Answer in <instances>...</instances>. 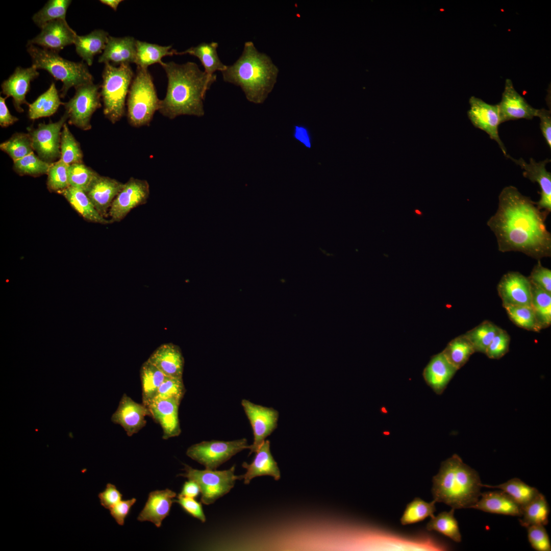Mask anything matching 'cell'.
<instances>
[{
	"label": "cell",
	"mask_w": 551,
	"mask_h": 551,
	"mask_svg": "<svg viewBox=\"0 0 551 551\" xmlns=\"http://www.w3.org/2000/svg\"><path fill=\"white\" fill-rule=\"evenodd\" d=\"M458 370L441 352L433 356L422 375L427 384L437 394H441Z\"/></svg>",
	"instance_id": "obj_27"
},
{
	"label": "cell",
	"mask_w": 551,
	"mask_h": 551,
	"mask_svg": "<svg viewBox=\"0 0 551 551\" xmlns=\"http://www.w3.org/2000/svg\"><path fill=\"white\" fill-rule=\"evenodd\" d=\"M136 40L131 36L115 37L109 36L108 41L98 61L114 66L135 63Z\"/></svg>",
	"instance_id": "obj_24"
},
{
	"label": "cell",
	"mask_w": 551,
	"mask_h": 551,
	"mask_svg": "<svg viewBox=\"0 0 551 551\" xmlns=\"http://www.w3.org/2000/svg\"><path fill=\"white\" fill-rule=\"evenodd\" d=\"M531 546L537 551H550L549 536L544 525H532L527 528Z\"/></svg>",
	"instance_id": "obj_50"
},
{
	"label": "cell",
	"mask_w": 551,
	"mask_h": 551,
	"mask_svg": "<svg viewBox=\"0 0 551 551\" xmlns=\"http://www.w3.org/2000/svg\"><path fill=\"white\" fill-rule=\"evenodd\" d=\"M135 74L130 64H105L101 85L103 113L112 123L124 115L126 101Z\"/></svg>",
	"instance_id": "obj_6"
},
{
	"label": "cell",
	"mask_w": 551,
	"mask_h": 551,
	"mask_svg": "<svg viewBox=\"0 0 551 551\" xmlns=\"http://www.w3.org/2000/svg\"><path fill=\"white\" fill-rule=\"evenodd\" d=\"M253 461L250 464L244 462L242 466L246 469V472L241 475L245 484H249L255 477L269 475L275 480L280 479L281 474L277 463L273 458L270 450V441L265 440L257 450Z\"/></svg>",
	"instance_id": "obj_25"
},
{
	"label": "cell",
	"mask_w": 551,
	"mask_h": 551,
	"mask_svg": "<svg viewBox=\"0 0 551 551\" xmlns=\"http://www.w3.org/2000/svg\"><path fill=\"white\" fill-rule=\"evenodd\" d=\"M201 493V488L198 484L194 481L188 480L183 485L179 495L183 496L196 498Z\"/></svg>",
	"instance_id": "obj_58"
},
{
	"label": "cell",
	"mask_w": 551,
	"mask_h": 551,
	"mask_svg": "<svg viewBox=\"0 0 551 551\" xmlns=\"http://www.w3.org/2000/svg\"><path fill=\"white\" fill-rule=\"evenodd\" d=\"M454 511L455 509L452 508L448 512H442L436 516L431 517L427 523V529L437 531L455 542H461V535L458 522L454 517Z\"/></svg>",
	"instance_id": "obj_39"
},
{
	"label": "cell",
	"mask_w": 551,
	"mask_h": 551,
	"mask_svg": "<svg viewBox=\"0 0 551 551\" xmlns=\"http://www.w3.org/2000/svg\"><path fill=\"white\" fill-rule=\"evenodd\" d=\"M469 103L470 109L467 115L473 126L485 132L491 139L495 140L506 157V148L498 134V126L501 122L497 104H488L474 96L470 97Z\"/></svg>",
	"instance_id": "obj_14"
},
{
	"label": "cell",
	"mask_w": 551,
	"mask_h": 551,
	"mask_svg": "<svg viewBox=\"0 0 551 551\" xmlns=\"http://www.w3.org/2000/svg\"><path fill=\"white\" fill-rule=\"evenodd\" d=\"M549 508L545 496L539 493L522 507V514L519 521L526 528L532 525H545L548 522Z\"/></svg>",
	"instance_id": "obj_35"
},
{
	"label": "cell",
	"mask_w": 551,
	"mask_h": 551,
	"mask_svg": "<svg viewBox=\"0 0 551 551\" xmlns=\"http://www.w3.org/2000/svg\"><path fill=\"white\" fill-rule=\"evenodd\" d=\"M166 376L148 360L140 369L142 404L148 407L155 399L158 390Z\"/></svg>",
	"instance_id": "obj_33"
},
{
	"label": "cell",
	"mask_w": 551,
	"mask_h": 551,
	"mask_svg": "<svg viewBox=\"0 0 551 551\" xmlns=\"http://www.w3.org/2000/svg\"><path fill=\"white\" fill-rule=\"evenodd\" d=\"M51 164L40 159L33 152L14 161L13 168L19 175L36 177L47 174Z\"/></svg>",
	"instance_id": "obj_46"
},
{
	"label": "cell",
	"mask_w": 551,
	"mask_h": 551,
	"mask_svg": "<svg viewBox=\"0 0 551 551\" xmlns=\"http://www.w3.org/2000/svg\"><path fill=\"white\" fill-rule=\"evenodd\" d=\"M68 119V114L65 112L57 122L41 123L35 129H28L33 150L43 161L52 164L60 159L61 130Z\"/></svg>",
	"instance_id": "obj_11"
},
{
	"label": "cell",
	"mask_w": 551,
	"mask_h": 551,
	"mask_svg": "<svg viewBox=\"0 0 551 551\" xmlns=\"http://www.w3.org/2000/svg\"><path fill=\"white\" fill-rule=\"evenodd\" d=\"M482 487L498 488L510 495L522 508L533 499L539 492L535 487H531L518 478H513L506 482L496 486L482 484Z\"/></svg>",
	"instance_id": "obj_37"
},
{
	"label": "cell",
	"mask_w": 551,
	"mask_h": 551,
	"mask_svg": "<svg viewBox=\"0 0 551 551\" xmlns=\"http://www.w3.org/2000/svg\"><path fill=\"white\" fill-rule=\"evenodd\" d=\"M121 0H101L100 2L111 7L113 10L116 11L118 5L121 3Z\"/></svg>",
	"instance_id": "obj_59"
},
{
	"label": "cell",
	"mask_w": 551,
	"mask_h": 551,
	"mask_svg": "<svg viewBox=\"0 0 551 551\" xmlns=\"http://www.w3.org/2000/svg\"><path fill=\"white\" fill-rule=\"evenodd\" d=\"M27 51L32 65L37 69L48 71L56 80L63 84L61 97H64L69 89L82 85L93 83V76L87 64L83 62H73L60 57L58 53L33 44H27Z\"/></svg>",
	"instance_id": "obj_5"
},
{
	"label": "cell",
	"mask_w": 551,
	"mask_h": 551,
	"mask_svg": "<svg viewBox=\"0 0 551 551\" xmlns=\"http://www.w3.org/2000/svg\"><path fill=\"white\" fill-rule=\"evenodd\" d=\"M60 153V159L68 165L83 162V155L80 143L66 123L61 132Z\"/></svg>",
	"instance_id": "obj_44"
},
{
	"label": "cell",
	"mask_w": 551,
	"mask_h": 551,
	"mask_svg": "<svg viewBox=\"0 0 551 551\" xmlns=\"http://www.w3.org/2000/svg\"><path fill=\"white\" fill-rule=\"evenodd\" d=\"M165 376L182 378L184 360L180 347L171 343L159 346L147 359Z\"/></svg>",
	"instance_id": "obj_26"
},
{
	"label": "cell",
	"mask_w": 551,
	"mask_h": 551,
	"mask_svg": "<svg viewBox=\"0 0 551 551\" xmlns=\"http://www.w3.org/2000/svg\"><path fill=\"white\" fill-rule=\"evenodd\" d=\"M0 149L8 154L13 162L33 152L32 140L29 133H16L0 144Z\"/></svg>",
	"instance_id": "obj_42"
},
{
	"label": "cell",
	"mask_w": 551,
	"mask_h": 551,
	"mask_svg": "<svg viewBox=\"0 0 551 551\" xmlns=\"http://www.w3.org/2000/svg\"><path fill=\"white\" fill-rule=\"evenodd\" d=\"M515 163L519 165L523 170L522 174L533 183H537L540 188V197L535 202L537 207L541 210L548 213L551 212V173L546 168V164L550 160L546 159L537 162L533 158L530 159L528 163L522 158L515 159L508 154L506 156Z\"/></svg>",
	"instance_id": "obj_17"
},
{
	"label": "cell",
	"mask_w": 551,
	"mask_h": 551,
	"mask_svg": "<svg viewBox=\"0 0 551 551\" xmlns=\"http://www.w3.org/2000/svg\"><path fill=\"white\" fill-rule=\"evenodd\" d=\"M433 483L434 500L455 509L470 508L479 500L482 487L478 473L457 454L441 463Z\"/></svg>",
	"instance_id": "obj_4"
},
{
	"label": "cell",
	"mask_w": 551,
	"mask_h": 551,
	"mask_svg": "<svg viewBox=\"0 0 551 551\" xmlns=\"http://www.w3.org/2000/svg\"><path fill=\"white\" fill-rule=\"evenodd\" d=\"M41 29L40 33L29 40L27 44L40 46L57 53L65 46L74 44L77 36L66 19H63L48 22Z\"/></svg>",
	"instance_id": "obj_15"
},
{
	"label": "cell",
	"mask_w": 551,
	"mask_h": 551,
	"mask_svg": "<svg viewBox=\"0 0 551 551\" xmlns=\"http://www.w3.org/2000/svg\"><path fill=\"white\" fill-rule=\"evenodd\" d=\"M136 57L135 63L137 67L147 68L154 64L163 63L162 59L167 56L177 55L178 51L172 49L170 45L161 46L145 41L136 40Z\"/></svg>",
	"instance_id": "obj_32"
},
{
	"label": "cell",
	"mask_w": 551,
	"mask_h": 551,
	"mask_svg": "<svg viewBox=\"0 0 551 551\" xmlns=\"http://www.w3.org/2000/svg\"><path fill=\"white\" fill-rule=\"evenodd\" d=\"M536 117L540 119V127L545 141L551 147V115L550 111L545 109H537Z\"/></svg>",
	"instance_id": "obj_56"
},
{
	"label": "cell",
	"mask_w": 551,
	"mask_h": 551,
	"mask_svg": "<svg viewBox=\"0 0 551 551\" xmlns=\"http://www.w3.org/2000/svg\"><path fill=\"white\" fill-rule=\"evenodd\" d=\"M127 101L130 124L136 128L149 124L155 112L159 111L161 100L147 68L137 67Z\"/></svg>",
	"instance_id": "obj_7"
},
{
	"label": "cell",
	"mask_w": 551,
	"mask_h": 551,
	"mask_svg": "<svg viewBox=\"0 0 551 551\" xmlns=\"http://www.w3.org/2000/svg\"><path fill=\"white\" fill-rule=\"evenodd\" d=\"M69 186L86 192L99 175L95 171L82 163H74L68 167Z\"/></svg>",
	"instance_id": "obj_47"
},
{
	"label": "cell",
	"mask_w": 551,
	"mask_h": 551,
	"mask_svg": "<svg viewBox=\"0 0 551 551\" xmlns=\"http://www.w3.org/2000/svg\"><path fill=\"white\" fill-rule=\"evenodd\" d=\"M501 328L489 321H485L464 335L472 344L475 352L485 354L495 335Z\"/></svg>",
	"instance_id": "obj_40"
},
{
	"label": "cell",
	"mask_w": 551,
	"mask_h": 551,
	"mask_svg": "<svg viewBox=\"0 0 551 551\" xmlns=\"http://www.w3.org/2000/svg\"><path fill=\"white\" fill-rule=\"evenodd\" d=\"M218 47V43L216 42H202L184 51L178 52L177 55L189 54L196 57L204 66V71L212 74L215 73L216 71L222 72L227 67L218 56L217 51Z\"/></svg>",
	"instance_id": "obj_31"
},
{
	"label": "cell",
	"mask_w": 551,
	"mask_h": 551,
	"mask_svg": "<svg viewBox=\"0 0 551 551\" xmlns=\"http://www.w3.org/2000/svg\"><path fill=\"white\" fill-rule=\"evenodd\" d=\"M549 214L516 187L509 186L501 191L497 209L487 224L499 252H520L538 260L551 256V234L545 224Z\"/></svg>",
	"instance_id": "obj_1"
},
{
	"label": "cell",
	"mask_w": 551,
	"mask_h": 551,
	"mask_svg": "<svg viewBox=\"0 0 551 551\" xmlns=\"http://www.w3.org/2000/svg\"><path fill=\"white\" fill-rule=\"evenodd\" d=\"M100 87L101 85L91 83L75 88L74 96L64 104L69 124L84 131L91 128V117L102 106Z\"/></svg>",
	"instance_id": "obj_10"
},
{
	"label": "cell",
	"mask_w": 551,
	"mask_h": 551,
	"mask_svg": "<svg viewBox=\"0 0 551 551\" xmlns=\"http://www.w3.org/2000/svg\"><path fill=\"white\" fill-rule=\"evenodd\" d=\"M37 70L33 65L28 68L18 66L2 84V93L7 97H12L14 107L19 113L24 111L22 105H29L26 97L30 89L31 82L39 75Z\"/></svg>",
	"instance_id": "obj_20"
},
{
	"label": "cell",
	"mask_w": 551,
	"mask_h": 551,
	"mask_svg": "<svg viewBox=\"0 0 551 551\" xmlns=\"http://www.w3.org/2000/svg\"><path fill=\"white\" fill-rule=\"evenodd\" d=\"M98 496L101 505L106 509H110L122 500V495L114 485L108 483L105 489L100 492Z\"/></svg>",
	"instance_id": "obj_54"
},
{
	"label": "cell",
	"mask_w": 551,
	"mask_h": 551,
	"mask_svg": "<svg viewBox=\"0 0 551 551\" xmlns=\"http://www.w3.org/2000/svg\"><path fill=\"white\" fill-rule=\"evenodd\" d=\"M245 438L233 441H204L190 446L186 455L206 469L216 470L240 452L248 449Z\"/></svg>",
	"instance_id": "obj_9"
},
{
	"label": "cell",
	"mask_w": 551,
	"mask_h": 551,
	"mask_svg": "<svg viewBox=\"0 0 551 551\" xmlns=\"http://www.w3.org/2000/svg\"><path fill=\"white\" fill-rule=\"evenodd\" d=\"M433 500L427 503L416 497L409 503L400 519L403 525L410 524L422 521L428 517H433L436 511L435 503Z\"/></svg>",
	"instance_id": "obj_43"
},
{
	"label": "cell",
	"mask_w": 551,
	"mask_h": 551,
	"mask_svg": "<svg viewBox=\"0 0 551 551\" xmlns=\"http://www.w3.org/2000/svg\"><path fill=\"white\" fill-rule=\"evenodd\" d=\"M58 94L55 84L52 82L48 89L29 105L28 116L34 120L49 117L56 112L61 105H64Z\"/></svg>",
	"instance_id": "obj_34"
},
{
	"label": "cell",
	"mask_w": 551,
	"mask_h": 551,
	"mask_svg": "<svg viewBox=\"0 0 551 551\" xmlns=\"http://www.w3.org/2000/svg\"><path fill=\"white\" fill-rule=\"evenodd\" d=\"M504 307L510 319L517 326L536 332L542 329L531 306H506Z\"/></svg>",
	"instance_id": "obj_45"
},
{
	"label": "cell",
	"mask_w": 551,
	"mask_h": 551,
	"mask_svg": "<svg viewBox=\"0 0 551 551\" xmlns=\"http://www.w3.org/2000/svg\"><path fill=\"white\" fill-rule=\"evenodd\" d=\"M150 194L145 180L130 178L113 201L108 212L112 222L122 220L132 210L146 203Z\"/></svg>",
	"instance_id": "obj_12"
},
{
	"label": "cell",
	"mask_w": 551,
	"mask_h": 551,
	"mask_svg": "<svg viewBox=\"0 0 551 551\" xmlns=\"http://www.w3.org/2000/svg\"><path fill=\"white\" fill-rule=\"evenodd\" d=\"M481 498L471 507L484 512L521 517L522 507L504 491L481 493Z\"/></svg>",
	"instance_id": "obj_28"
},
{
	"label": "cell",
	"mask_w": 551,
	"mask_h": 551,
	"mask_svg": "<svg viewBox=\"0 0 551 551\" xmlns=\"http://www.w3.org/2000/svg\"><path fill=\"white\" fill-rule=\"evenodd\" d=\"M176 497V493L169 489L152 491L137 520L150 521L160 528L163 520L169 515Z\"/></svg>",
	"instance_id": "obj_23"
},
{
	"label": "cell",
	"mask_w": 551,
	"mask_h": 551,
	"mask_svg": "<svg viewBox=\"0 0 551 551\" xmlns=\"http://www.w3.org/2000/svg\"><path fill=\"white\" fill-rule=\"evenodd\" d=\"M497 289L503 307L531 306V283L528 278L517 271H510L500 280Z\"/></svg>",
	"instance_id": "obj_16"
},
{
	"label": "cell",
	"mask_w": 551,
	"mask_h": 551,
	"mask_svg": "<svg viewBox=\"0 0 551 551\" xmlns=\"http://www.w3.org/2000/svg\"><path fill=\"white\" fill-rule=\"evenodd\" d=\"M69 165L59 159L51 164L47 173V187L51 192L62 193L69 187Z\"/></svg>",
	"instance_id": "obj_48"
},
{
	"label": "cell",
	"mask_w": 551,
	"mask_h": 551,
	"mask_svg": "<svg viewBox=\"0 0 551 551\" xmlns=\"http://www.w3.org/2000/svg\"><path fill=\"white\" fill-rule=\"evenodd\" d=\"M109 36L106 31L101 29L95 30L86 35H77L74 43L76 51L87 65H92L94 56L103 53Z\"/></svg>",
	"instance_id": "obj_30"
},
{
	"label": "cell",
	"mask_w": 551,
	"mask_h": 551,
	"mask_svg": "<svg viewBox=\"0 0 551 551\" xmlns=\"http://www.w3.org/2000/svg\"><path fill=\"white\" fill-rule=\"evenodd\" d=\"M62 194L85 220L102 224L112 223L110 219L105 218L98 212L84 191L69 186Z\"/></svg>",
	"instance_id": "obj_29"
},
{
	"label": "cell",
	"mask_w": 551,
	"mask_h": 551,
	"mask_svg": "<svg viewBox=\"0 0 551 551\" xmlns=\"http://www.w3.org/2000/svg\"><path fill=\"white\" fill-rule=\"evenodd\" d=\"M161 66L168 85L166 95L160 101V113L169 119L181 115L204 116L203 102L207 91L216 81V74H208L190 61L163 62Z\"/></svg>",
	"instance_id": "obj_2"
},
{
	"label": "cell",
	"mask_w": 551,
	"mask_h": 551,
	"mask_svg": "<svg viewBox=\"0 0 551 551\" xmlns=\"http://www.w3.org/2000/svg\"><path fill=\"white\" fill-rule=\"evenodd\" d=\"M531 286V307L542 329L547 328L551 324V293L532 283Z\"/></svg>",
	"instance_id": "obj_38"
},
{
	"label": "cell",
	"mask_w": 551,
	"mask_h": 551,
	"mask_svg": "<svg viewBox=\"0 0 551 551\" xmlns=\"http://www.w3.org/2000/svg\"><path fill=\"white\" fill-rule=\"evenodd\" d=\"M510 341L508 334L500 329L489 344L485 355L490 359H500L509 351Z\"/></svg>",
	"instance_id": "obj_51"
},
{
	"label": "cell",
	"mask_w": 551,
	"mask_h": 551,
	"mask_svg": "<svg viewBox=\"0 0 551 551\" xmlns=\"http://www.w3.org/2000/svg\"><path fill=\"white\" fill-rule=\"evenodd\" d=\"M174 503H178L182 508L191 516L199 520L202 522L206 520L202 503L197 501L195 498L188 497L178 495Z\"/></svg>",
	"instance_id": "obj_53"
},
{
	"label": "cell",
	"mask_w": 551,
	"mask_h": 551,
	"mask_svg": "<svg viewBox=\"0 0 551 551\" xmlns=\"http://www.w3.org/2000/svg\"><path fill=\"white\" fill-rule=\"evenodd\" d=\"M7 97H0V125L2 127H7L14 124L19 119L16 116L11 114L6 104Z\"/></svg>",
	"instance_id": "obj_57"
},
{
	"label": "cell",
	"mask_w": 551,
	"mask_h": 551,
	"mask_svg": "<svg viewBox=\"0 0 551 551\" xmlns=\"http://www.w3.org/2000/svg\"><path fill=\"white\" fill-rule=\"evenodd\" d=\"M123 184L116 179L99 174L85 193L98 212L107 218L109 209Z\"/></svg>",
	"instance_id": "obj_21"
},
{
	"label": "cell",
	"mask_w": 551,
	"mask_h": 551,
	"mask_svg": "<svg viewBox=\"0 0 551 551\" xmlns=\"http://www.w3.org/2000/svg\"><path fill=\"white\" fill-rule=\"evenodd\" d=\"M528 278L532 284L551 293V270L543 266L540 260H538Z\"/></svg>",
	"instance_id": "obj_52"
},
{
	"label": "cell",
	"mask_w": 551,
	"mask_h": 551,
	"mask_svg": "<svg viewBox=\"0 0 551 551\" xmlns=\"http://www.w3.org/2000/svg\"><path fill=\"white\" fill-rule=\"evenodd\" d=\"M71 3L70 0H49L34 14L32 20L40 28L52 20L66 19L67 9Z\"/></svg>",
	"instance_id": "obj_41"
},
{
	"label": "cell",
	"mask_w": 551,
	"mask_h": 551,
	"mask_svg": "<svg viewBox=\"0 0 551 551\" xmlns=\"http://www.w3.org/2000/svg\"><path fill=\"white\" fill-rule=\"evenodd\" d=\"M235 465L227 470H198L184 464L185 472L179 475L195 481L201 488V502L209 505L229 493L237 480H242L241 475L235 474Z\"/></svg>",
	"instance_id": "obj_8"
},
{
	"label": "cell",
	"mask_w": 551,
	"mask_h": 551,
	"mask_svg": "<svg viewBox=\"0 0 551 551\" xmlns=\"http://www.w3.org/2000/svg\"><path fill=\"white\" fill-rule=\"evenodd\" d=\"M501 123L518 119H532L537 109L531 106L515 89L512 81H505L502 99L497 104Z\"/></svg>",
	"instance_id": "obj_19"
},
{
	"label": "cell",
	"mask_w": 551,
	"mask_h": 551,
	"mask_svg": "<svg viewBox=\"0 0 551 551\" xmlns=\"http://www.w3.org/2000/svg\"><path fill=\"white\" fill-rule=\"evenodd\" d=\"M136 502V499L135 498L121 500L109 509L111 515L119 525H123L126 517Z\"/></svg>",
	"instance_id": "obj_55"
},
{
	"label": "cell",
	"mask_w": 551,
	"mask_h": 551,
	"mask_svg": "<svg viewBox=\"0 0 551 551\" xmlns=\"http://www.w3.org/2000/svg\"><path fill=\"white\" fill-rule=\"evenodd\" d=\"M241 405L253 431L254 441L248 448L250 455L257 450L265 439L277 428L279 413L273 408L256 405L245 399L242 400Z\"/></svg>",
	"instance_id": "obj_13"
},
{
	"label": "cell",
	"mask_w": 551,
	"mask_h": 551,
	"mask_svg": "<svg viewBox=\"0 0 551 551\" xmlns=\"http://www.w3.org/2000/svg\"><path fill=\"white\" fill-rule=\"evenodd\" d=\"M151 414L147 407L137 403L124 393L111 417L112 421L121 425L128 436L137 433L146 424L145 417Z\"/></svg>",
	"instance_id": "obj_18"
},
{
	"label": "cell",
	"mask_w": 551,
	"mask_h": 551,
	"mask_svg": "<svg viewBox=\"0 0 551 551\" xmlns=\"http://www.w3.org/2000/svg\"><path fill=\"white\" fill-rule=\"evenodd\" d=\"M221 73L224 82L239 86L249 102L259 104L273 88L279 69L268 55L248 41L239 58L232 65H227Z\"/></svg>",
	"instance_id": "obj_3"
},
{
	"label": "cell",
	"mask_w": 551,
	"mask_h": 551,
	"mask_svg": "<svg viewBox=\"0 0 551 551\" xmlns=\"http://www.w3.org/2000/svg\"><path fill=\"white\" fill-rule=\"evenodd\" d=\"M185 391L182 378L166 377L160 385L154 400L171 399L181 403Z\"/></svg>",
	"instance_id": "obj_49"
},
{
	"label": "cell",
	"mask_w": 551,
	"mask_h": 551,
	"mask_svg": "<svg viewBox=\"0 0 551 551\" xmlns=\"http://www.w3.org/2000/svg\"><path fill=\"white\" fill-rule=\"evenodd\" d=\"M442 353L451 364L459 370L467 363L475 351L463 334L450 341Z\"/></svg>",
	"instance_id": "obj_36"
},
{
	"label": "cell",
	"mask_w": 551,
	"mask_h": 551,
	"mask_svg": "<svg viewBox=\"0 0 551 551\" xmlns=\"http://www.w3.org/2000/svg\"><path fill=\"white\" fill-rule=\"evenodd\" d=\"M180 404L174 399H160L154 400L147 407L151 416L162 429L163 439L177 437L181 434L179 419Z\"/></svg>",
	"instance_id": "obj_22"
}]
</instances>
